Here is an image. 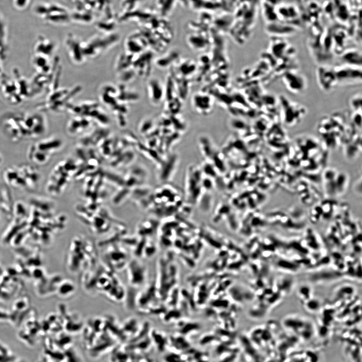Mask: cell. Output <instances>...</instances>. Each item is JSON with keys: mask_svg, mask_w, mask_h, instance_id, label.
<instances>
[{"mask_svg": "<svg viewBox=\"0 0 362 362\" xmlns=\"http://www.w3.org/2000/svg\"><path fill=\"white\" fill-rule=\"evenodd\" d=\"M22 175L21 177L17 167H10L4 172V178L10 185L16 188H24L32 190L38 185L40 180V174L34 167L24 164L19 166Z\"/></svg>", "mask_w": 362, "mask_h": 362, "instance_id": "obj_1", "label": "cell"}, {"mask_svg": "<svg viewBox=\"0 0 362 362\" xmlns=\"http://www.w3.org/2000/svg\"><path fill=\"white\" fill-rule=\"evenodd\" d=\"M34 12L44 21L52 24L64 23L68 18L65 9L50 2H43L37 4L34 8Z\"/></svg>", "mask_w": 362, "mask_h": 362, "instance_id": "obj_2", "label": "cell"}, {"mask_svg": "<svg viewBox=\"0 0 362 362\" xmlns=\"http://www.w3.org/2000/svg\"><path fill=\"white\" fill-rule=\"evenodd\" d=\"M60 143L58 140L53 138L44 139L36 142L29 149L28 156L30 160L37 165L44 164Z\"/></svg>", "mask_w": 362, "mask_h": 362, "instance_id": "obj_3", "label": "cell"}, {"mask_svg": "<svg viewBox=\"0 0 362 362\" xmlns=\"http://www.w3.org/2000/svg\"><path fill=\"white\" fill-rule=\"evenodd\" d=\"M285 124L292 127L301 121L306 114V109L300 104L289 100L284 96H280Z\"/></svg>", "mask_w": 362, "mask_h": 362, "instance_id": "obj_4", "label": "cell"}, {"mask_svg": "<svg viewBox=\"0 0 362 362\" xmlns=\"http://www.w3.org/2000/svg\"><path fill=\"white\" fill-rule=\"evenodd\" d=\"M361 67L343 64L333 68L338 84H351L361 81Z\"/></svg>", "mask_w": 362, "mask_h": 362, "instance_id": "obj_5", "label": "cell"}, {"mask_svg": "<svg viewBox=\"0 0 362 362\" xmlns=\"http://www.w3.org/2000/svg\"><path fill=\"white\" fill-rule=\"evenodd\" d=\"M0 84L1 93L8 102L17 104L23 100L14 78L3 75Z\"/></svg>", "mask_w": 362, "mask_h": 362, "instance_id": "obj_6", "label": "cell"}, {"mask_svg": "<svg viewBox=\"0 0 362 362\" xmlns=\"http://www.w3.org/2000/svg\"><path fill=\"white\" fill-rule=\"evenodd\" d=\"M282 80L286 88L292 93H301L306 88L305 78L294 71L286 72L282 76Z\"/></svg>", "mask_w": 362, "mask_h": 362, "instance_id": "obj_7", "label": "cell"}, {"mask_svg": "<svg viewBox=\"0 0 362 362\" xmlns=\"http://www.w3.org/2000/svg\"><path fill=\"white\" fill-rule=\"evenodd\" d=\"M316 76L320 87L325 91L330 90L338 84L333 68L320 67L317 69Z\"/></svg>", "mask_w": 362, "mask_h": 362, "instance_id": "obj_8", "label": "cell"}, {"mask_svg": "<svg viewBox=\"0 0 362 362\" xmlns=\"http://www.w3.org/2000/svg\"><path fill=\"white\" fill-rule=\"evenodd\" d=\"M54 49L55 44L50 39L45 36L40 35L34 46V54L50 58Z\"/></svg>", "mask_w": 362, "mask_h": 362, "instance_id": "obj_9", "label": "cell"}, {"mask_svg": "<svg viewBox=\"0 0 362 362\" xmlns=\"http://www.w3.org/2000/svg\"><path fill=\"white\" fill-rule=\"evenodd\" d=\"M8 40L7 26L3 16L0 14V59L2 60L7 57L8 48Z\"/></svg>", "mask_w": 362, "mask_h": 362, "instance_id": "obj_10", "label": "cell"}, {"mask_svg": "<svg viewBox=\"0 0 362 362\" xmlns=\"http://www.w3.org/2000/svg\"><path fill=\"white\" fill-rule=\"evenodd\" d=\"M342 60L344 62V64L361 67V54L357 51L350 50L345 52Z\"/></svg>", "mask_w": 362, "mask_h": 362, "instance_id": "obj_11", "label": "cell"}, {"mask_svg": "<svg viewBox=\"0 0 362 362\" xmlns=\"http://www.w3.org/2000/svg\"><path fill=\"white\" fill-rule=\"evenodd\" d=\"M31 0H12L13 7L19 11H23L27 9Z\"/></svg>", "mask_w": 362, "mask_h": 362, "instance_id": "obj_12", "label": "cell"}, {"mask_svg": "<svg viewBox=\"0 0 362 362\" xmlns=\"http://www.w3.org/2000/svg\"><path fill=\"white\" fill-rule=\"evenodd\" d=\"M200 329V325L196 323H189L186 324L180 330L183 334H187L192 331Z\"/></svg>", "mask_w": 362, "mask_h": 362, "instance_id": "obj_13", "label": "cell"}, {"mask_svg": "<svg viewBox=\"0 0 362 362\" xmlns=\"http://www.w3.org/2000/svg\"><path fill=\"white\" fill-rule=\"evenodd\" d=\"M229 292L231 295L236 301H240L242 299V295L240 291L236 288H232L230 289Z\"/></svg>", "mask_w": 362, "mask_h": 362, "instance_id": "obj_14", "label": "cell"}, {"mask_svg": "<svg viewBox=\"0 0 362 362\" xmlns=\"http://www.w3.org/2000/svg\"><path fill=\"white\" fill-rule=\"evenodd\" d=\"M211 304L216 307L226 308L228 307L229 302L226 300H216L212 301Z\"/></svg>", "mask_w": 362, "mask_h": 362, "instance_id": "obj_15", "label": "cell"}, {"mask_svg": "<svg viewBox=\"0 0 362 362\" xmlns=\"http://www.w3.org/2000/svg\"><path fill=\"white\" fill-rule=\"evenodd\" d=\"M350 104L353 109H357V107L358 108L359 107H361V95H357L354 97H353L351 100V102L350 103Z\"/></svg>", "mask_w": 362, "mask_h": 362, "instance_id": "obj_16", "label": "cell"}, {"mask_svg": "<svg viewBox=\"0 0 362 362\" xmlns=\"http://www.w3.org/2000/svg\"><path fill=\"white\" fill-rule=\"evenodd\" d=\"M165 360L166 362H185L179 355L175 354L167 355Z\"/></svg>", "mask_w": 362, "mask_h": 362, "instance_id": "obj_17", "label": "cell"}, {"mask_svg": "<svg viewBox=\"0 0 362 362\" xmlns=\"http://www.w3.org/2000/svg\"><path fill=\"white\" fill-rule=\"evenodd\" d=\"M180 316V313L177 310H172L169 311L165 316L164 319L166 321L171 318H178Z\"/></svg>", "mask_w": 362, "mask_h": 362, "instance_id": "obj_18", "label": "cell"}, {"mask_svg": "<svg viewBox=\"0 0 362 362\" xmlns=\"http://www.w3.org/2000/svg\"><path fill=\"white\" fill-rule=\"evenodd\" d=\"M216 340H217V338L216 336L213 335H207L201 340L200 343L201 344H207L211 342L210 341H212V340L214 341Z\"/></svg>", "mask_w": 362, "mask_h": 362, "instance_id": "obj_19", "label": "cell"}, {"mask_svg": "<svg viewBox=\"0 0 362 362\" xmlns=\"http://www.w3.org/2000/svg\"><path fill=\"white\" fill-rule=\"evenodd\" d=\"M205 238L207 242L211 245V246H214L215 248H219L221 247V244L219 242H217L216 240H214L213 239L211 238L209 236H206Z\"/></svg>", "mask_w": 362, "mask_h": 362, "instance_id": "obj_20", "label": "cell"}, {"mask_svg": "<svg viewBox=\"0 0 362 362\" xmlns=\"http://www.w3.org/2000/svg\"><path fill=\"white\" fill-rule=\"evenodd\" d=\"M178 298V290L175 289L172 293V300L171 301V304L172 305H175L177 301Z\"/></svg>", "mask_w": 362, "mask_h": 362, "instance_id": "obj_21", "label": "cell"}, {"mask_svg": "<svg viewBox=\"0 0 362 362\" xmlns=\"http://www.w3.org/2000/svg\"><path fill=\"white\" fill-rule=\"evenodd\" d=\"M236 357V354L233 353L231 354V355L226 357L221 362H234V361L235 360Z\"/></svg>", "mask_w": 362, "mask_h": 362, "instance_id": "obj_22", "label": "cell"}, {"mask_svg": "<svg viewBox=\"0 0 362 362\" xmlns=\"http://www.w3.org/2000/svg\"><path fill=\"white\" fill-rule=\"evenodd\" d=\"M241 264V262H234L230 264L229 268H238Z\"/></svg>", "mask_w": 362, "mask_h": 362, "instance_id": "obj_23", "label": "cell"}, {"mask_svg": "<svg viewBox=\"0 0 362 362\" xmlns=\"http://www.w3.org/2000/svg\"><path fill=\"white\" fill-rule=\"evenodd\" d=\"M183 257L184 259L186 261V262L188 263V264L190 265V266H191V267H194L195 266V263L192 259L188 258L186 256H184Z\"/></svg>", "mask_w": 362, "mask_h": 362, "instance_id": "obj_24", "label": "cell"}, {"mask_svg": "<svg viewBox=\"0 0 362 362\" xmlns=\"http://www.w3.org/2000/svg\"><path fill=\"white\" fill-rule=\"evenodd\" d=\"M204 186L206 188H210L212 186L210 180L207 179L204 180Z\"/></svg>", "mask_w": 362, "mask_h": 362, "instance_id": "obj_25", "label": "cell"}, {"mask_svg": "<svg viewBox=\"0 0 362 362\" xmlns=\"http://www.w3.org/2000/svg\"><path fill=\"white\" fill-rule=\"evenodd\" d=\"M162 242L165 246H169L171 244L170 241L165 238L162 240Z\"/></svg>", "mask_w": 362, "mask_h": 362, "instance_id": "obj_26", "label": "cell"}, {"mask_svg": "<svg viewBox=\"0 0 362 362\" xmlns=\"http://www.w3.org/2000/svg\"><path fill=\"white\" fill-rule=\"evenodd\" d=\"M170 276H174L176 273L175 268L172 266L170 268Z\"/></svg>", "mask_w": 362, "mask_h": 362, "instance_id": "obj_27", "label": "cell"}, {"mask_svg": "<svg viewBox=\"0 0 362 362\" xmlns=\"http://www.w3.org/2000/svg\"><path fill=\"white\" fill-rule=\"evenodd\" d=\"M2 61L3 60L0 59V76H2L3 75V74H2L3 69H2Z\"/></svg>", "mask_w": 362, "mask_h": 362, "instance_id": "obj_28", "label": "cell"}, {"mask_svg": "<svg viewBox=\"0 0 362 362\" xmlns=\"http://www.w3.org/2000/svg\"><path fill=\"white\" fill-rule=\"evenodd\" d=\"M175 246H177V247H181V242H180V241H178V240L177 241V240H176V241H175Z\"/></svg>", "mask_w": 362, "mask_h": 362, "instance_id": "obj_29", "label": "cell"}, {"mask_svg": "<svg viewBox=\"0 0 362 362\" xmlns=\"http://www.w3.org/2000/svg\"><path fill=\"white\" fill-rule=\"evenodd\" d=\"M2 159H3L2 156H1V155L0 154V164H1V163L2 162V160H3Z\"/></svg>", "mask_w": 362, "mask_h": 362, "instance_id": "obj_30", "label": "cell"}]
</instances>
